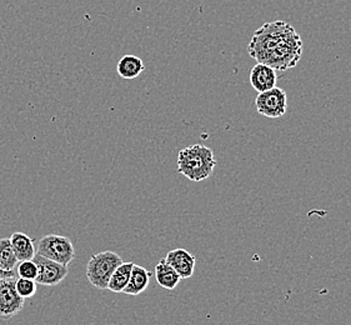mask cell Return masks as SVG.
<instances>
[{
    "mask_svg": "<svg viewBox=\"0 0 351 325\" xmlns=\"http://www.w3.org/2000/svg\"><path fill=\"white\" fill-rule=\"evenodd\" d=\"M16 276L0 279V319L9 320L24 308V298L15 289Z\"/></svg>",
    "mask_w": 351,
    "mask_h": 325,
    "instance_id": "cell-6",
    "label": "cell"
},
{
    "mask_svg": "<svg viewBox=\"0 0 351 325\" xmlns=\"http://www.w3.org/2000/svg\"><path fill=\"white\" fill-rule=\"evenodd\" d=\"M33 261L36 262V267H38L36 284L45 285V287H56L63 282L69 273L68 265L54 262L42 255H34Z\"/></svg>",
    "mask_w": 351,
    "mask_h": 325,
    "instance_id": "cell-7",
    "label": "cell"
},
{
    "mask_svg": "<svg viewBox=\"0 0 351 325\" xmlns=\"http://www.w3.org/2000/svg\"><path fill=\"white\" fill-rule=\"evenodd\" d=\"M15 289L18 294L24 299L34 297L36 293V282L32 279H25V278H18L15 280Z\"/></svg>",
    "mask_w": 351,
    "mask_h": 325,
    "instance_id": "cell-16",
    "label": "cell"
},
{
    "mask_svg": "<svg viewBox=\"0 0 351 325\" xmlns=\"http://www.w3.org/2000/svg\"><path fill=\"white\" fill-rule=\"evenodd\" d=\"M145 71V65L136 56H124L117 65V71L123 79H135Z\"/></svg>",
    "mask_w": 351,
    "mask_h": 325,
    "instance_id": "cell-13",
    "label": "cell"
},
{
    "mask_svg": "<svg viewBox=\"0 0 351 325\" xmlns=\"http://www.w3.org/2000/svg\"><path fill=\"white\" fill-rule=\"evenodd\" d=\"M16 273H18V276H21V278L36 280V276H38V267H36V262L33 259L23 261L18 265Z\"/></svg>",
    "mask_w": 351,
    "mask_h": 325,
    "instance_id": "cell-17",
    "label": "cell"
},
{
    "mask_svg": "<svg viewBox=\"0 0 351 325\" xmlns=\"http://www.w3.org/2000/svg\"><path fill=\"white\" fill-rule=\"evenodd\" d=\"M255 106L260 115L276 119L284 117L288 109V95L280 88L274 86L267 92L258 93Z\"/></svg>",
    "mask_w": 351,
    "mask_h": 325,
    "instance_id": "cell-5",
    "label": "cell"
},
{
    "mask_svg": "<svg viewBox=\"0 0 351 325\" xmlns=\"http://www.w3.org/2000/svg\"><path fill=\"white\" fill-rule=\"evenodd\" d=\"M150 276L152 273L149 270L141 265L134 264L129 282L125 289L123 290V293L127 296H139L148 288Z\"/></svg>",
    "mask_w": 351,
    "mask_h": 325,
    "instance_id": "cell-10",
    "label": "cell"
},
{
    "mask_svg": "<svg viewBox=\"0 0 351 325\" xmlns=\"http://www.w3.org/2000/svg\"><path fill=\"white\" fill-rule=\"evenodd\" d=\"M16 274L14 273V270L13 272H8V270H3V269L0 268V279H3V278H9V276H15Z\"/></svg>",
    "mask_w": 351,
    "mask_h": 325,
    "instance_id": "cell-18",
    "label": "cell"
},
{
    "mask_svg": "<svg viewBox=\"0 0 351 325\" xmlns=\"http://www.w3.org/2000/svg\"><path fill=\"white\" fill-rule=\"evenodd\" d=\"M249 56L276 71L295 68L302 56V40L293 25L275 21L260 27L247 45Z\"/></svg>",
    "mask_w": 351,
    "mask_h": 325,
    "instance_id": "cell-1",
    "label": "cell"
},
{
    "mask_svg": "<svg viewBox=\"0 0 351 325\" xmlns=\"http://www.w3.org/2000/svg\"><path fill=\"white\" fill-rule=\"evenodd\" d=\"M36 254L42 255L64 265H69L75 258V248L68 237L49 234L43 237L39 241Z\"/></svg>",
    "mask_w": 351,
    "mask_h": 325,
    "instance_id": "cell-4",
    "label": "cell"
},
{
    "mask_svg": "<svg viewBox=\"0 0 351 325\" xmlns=\"http://www.w3.org/2000/svg\"><path fill=\"white\" fill-rule=\"evenodd\" d=\"M134 263H121L118 268L114 270L112 278L108 284V289L112 290V293H123L129 282V278L132 274Z\"/></svg>",
    "mask_w": 351,
    "mask_h": 325,
    "instance_id": "cell-14",
    "label": "cell"
},
{
    "mask_svg": "<svg viewBox=\"0 0 351 325\" xmlns=\"http://www.w3.org/2000/svg\"><path fill=\"white\" fill-rule=\"evenodd\" d=\"M155 278L156 283L167 290L176 289L178 284L182 280L176 269L167 263L165 258H162V261L155 265Z\"/></svg>",
    "mask_w": 351,
    "mask_h": 325,
    "instance_id": "cell-12",
    "label": "cell"
},
{
    "mask_svg": "<svg viewBox=\"0 0 351 325\" xmlns=\"http://www.w3.org/2000/svg\"><path fill=\"white\" fill-rule=\"evenodd\" d=\"M278 71L267 64L258 63L250 71V84L258 93L267 92L276 86Z\"/></svg>",
    "mask_w": 351,
    "mask_h": 325,
    "instance_id": "cell-9",
    "label": "cell"
},
{
    "mask_svg": "<svg viewBox=\"0 0 351 325\" xmlns=\"http://www.w3.org/2000/svg\"><path fill=\"white\" fill-rule=\"evenodd\" d=\"M121 263L123 259L120 255L109 250L92 255L90 261L86 264V278L94 288L106 290L114 270Z\"/></svg>",
    "mask_w": 351,
    "mask_h": 325,
    "instance_id": "cell-3",
    "label": "cell"
},
{
    "mask_svg": "<svg viewBox=\"0 0 351 325\" xmlns=\"http://www.w3.org/2000/svg\"><path fill=\"white\" fill-rule=\"evenodd\" d=\"M165 261L170 264L173 268L176 269V273L180 276L182 279H189L194 274L195 265H197V259L193 254H190L188 250L185 249H174L170 250Z\"/></svg>",
    "mask_w": 351,
    "mask_h": 325,
    "instance_id": "cell-8",
    "label": "cell"
},
{
    "mask_svg": "<svg viewBox=\"0 0 351 325\" xmlns=\"http://www.w3.org/2000/svg\"><path fill=\"white\" fill-rule=\"evenodd\" d=\"M217 160L210 148L194 144L182 149L178 154V173L191 182H203L210 177Z\"/></svg>",
    "mask_w": 351,
    "mask_h": 325,
    "instance_id": "cell-2",
    "label": "cell"
},
{
    "mask_svg": "<svg viewBox=\"0 0 351 325\" xmlns=\"http://www.w3.org/2000/svg\"><path fill=\"white\" fill-rule=\"evenodd\" d=\"M18 262L19 261L16 259V255L10 244V239H0V268L8 272H13Z\"/></svg>",
    "mask_w": 351,
    "mask_h": 325,
    "instance_id": "cell-15",
    "label": "cell"
},
{
    "mask_svg": "<svg viewBox=\"0 0 351 325\" xmlns=\"http://www.w3.org/2000/svg\"><path fill=\"white\" fill-rule=\"evenodd\" d=\"M9 239H10V244L16 255V259L19 262L30 261L34 258V255L36 254L34 241L29 235L16 232V233L12 234V237Z\"/></svg>",
    "mask_w": 351,
    "mask_h": 325,
    "instance_id": "cell-11",
    "label": "cell"
}]
</instances>
